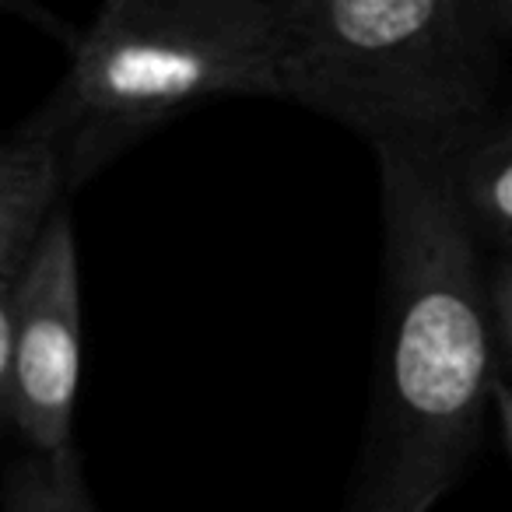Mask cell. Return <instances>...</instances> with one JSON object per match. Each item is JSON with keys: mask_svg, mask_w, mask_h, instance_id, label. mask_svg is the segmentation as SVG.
<instances>
[{"mask_svg": "<svg viewBox=\"0 0 512 512\" xmlns=\"http://www.w3.org/2000/svg\"><path fill=\"white\" fill-rule=\"evenodd\" d=\"M71 190L67 123L57 95L0 148V288H11Z\"/></svg>", "mask_w": 512, "mask_h": 512, "instance_id": "5b68a950", "label": "cell"}, {"mask_svg": "<svg viewBox=\"0 0 512 512\" xmlns=\"http://www.w3.org/2000/svg\"><path fill=\"white\" fill-rule=\"evenodd\" d=\"M460 151V148H456ZM383 144V341L344 512H432L481 442L491 295L453 155Z\"/></svg>", "mask_w": 512, "mask_h": 512, "instance_id": "6da1fadb", "label": "cell"}, {"mask_svg": "<svg viewBox=\"0 0 512 512\" xmlns=\"http://www.w3.org/2000/svg\"><path fill=\"white\" fill-rule=\"evenodd\" d=\"M509 253H512V249H509Z\"/></svg>", "mask_w": 512, "mask_h": 512, "instance_id": "7c38bea8", "label": "cell"}, {"mask_svg": "<svg viewBox=\"0 0 512 512\" xmlns=\"http://www.w3.org/2000/svg\"><path fill=\"white\" fill-rule=\"evenodd\" d=\"M4 512H95L74 446L22 456L11 467Z\"/></svg>", "mask_w": 512, "mask_h": 512, "instance_id": "52a82bcc", "label": "cell"}, {"mask_svg": "<svg viewBox=\"0 0 512 512\" xmlns=\"http://www.w3.org/2000/svg\"><path fill=\"white\" fill-rule=\"evenodd\" d=\"M453 183L477 239L512 249V113L484 123L453 155Z\"/></svg>", "mask_w": 512, "mask_h": 512, "instance_id": "8992f818", "label": "cell"}, {"mask_svg": "<svg viewBox=\"0 0 512 512\" xmlns=\"http://www.w3.org/2000/svg\"><path fill=\"white\" fill-rule=\"evenodd\" d=\"M71 190L211 99H281L278 29L95 18L57 85Z\"/></svg>", "mask_w": 512, "mask_h": 512, "instance_id": "3957f363", "label": "cell"}, {"mask_svg": "<svg viewBox=\"0 0 512 512\" xmlns=\"http://www.w3.org/2000/svg\"><path fill=\"white\" fill-rule=\"evenodd\" d=\"M488 295H491V320H495V337L509 358L512 372V253H502L488 274Z\"/></svg>", "mask_w": 512, "mask_h": 512, "instance_id": "9c48e42d", "label": "cell"}, {"mask_svg": "<svg viewBox=\"0 0 512 512\" xmlns=\"http://www.w3.org/2000/svg\"><path fill=\"white\" fill-rule=\"evenodd\" d=\"M477 11L474 0H278L281 99L372 148H463L488 123Z\"/></svg>", "mask_w": 512, "mask_h": 512, "instance_id": "7a4b0ae2", "label": "cell"}, {"mask_svg": "<svg viewBox=\"0 0 512 512\" xmlns=\"http://www.w3.org/2000/svg\"><path fill=\"white\" fill-rule=\"evenodd\" d=\"M491 404H495L498 425H502V439L512 453V383H505L502 376H495V383H491Z\"/></svg>", "mask_w": 512, "mask_h": 512, "instance_id": "30bf717a", "label": "cell"}, {"mask_svg": "<svg viewBox=\"0 0 512 512\" xmlns=\"http://www.w3.org/2000/svg\"><path fill=\"white\" fill-rule=\"evenodd\" d=\"M81 390V267L67 204L0 288V411L32 449L71 446Z\"/></svg>", "mask_w": 512, "mask_h": 512, "instance_id": "277c9868", "label": "cell"}, {"mask_svg": "<svg viewBox=\"0 0 512 512\" xmlns=\"http://www.w3.org/2000/svg\"><path fill=\"white\" fill-rule=\"evenodd\" d=\"M495 29H512V0H477Z\"/></svg>", "mask_w": 512, "mask_h": 512, "instance_id": "8fae6325", "label": "cell"}, {"mask_svg": "<svg viewBox=\"0 0 512 512\" xmlns=\"http://www.w3.org/2000/svg\"><path fill=\"white\" fill-rule=\"evenodd\" d=\"M99 15L232 25V29H278V0H102Z\"/></svg>", "mask_w": 512, "mask_h": 512, "instance_id": "ba28073f", "label": "cell"}]
</instances>
